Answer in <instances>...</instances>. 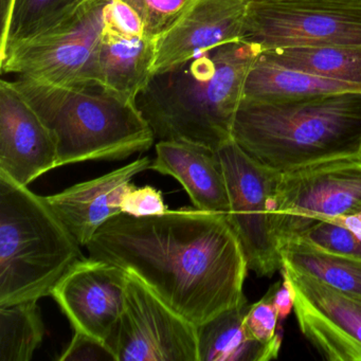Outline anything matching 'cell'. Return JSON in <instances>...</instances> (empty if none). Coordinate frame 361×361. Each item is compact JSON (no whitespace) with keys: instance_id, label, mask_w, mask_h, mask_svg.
<instances>
[{"instance_id":"obj_13","label":"cell","mask_w":361,"mask_h":361,"mask_svg":"<svg viewBox=\"0 0 361 361\" xmlns=\"http://www.w3.org/2000/svg\"><path fill=\"white\" fill-rule=\"evenodd\" d=\"M58 166L51 133L11 81L0 82V173L28 187Z\"/></svg>"},{"instance_id":"obj_33","label":"cell","mask_w":361,"mask_h":361,"mask_svg":"<svg viewBox=\"0 0 361 361\" xmlns=\"http://www.w3.org/2000/svg\"><path fill=\"white\" fill-rule=\"evenodd\" d=\"M14 0H0V18H1V32L7 28Z\"/></svg>"},{"instance_id":"obj_16","label":"cell","mask_w":361,"mask_h":361,"mask_svg":"<svg viewBox=\"0 0 361 361\" xmlns=\"http://www.w3.org/2000/svg\"><path fill=\"white\" fill-rule=\"evenodd\" d=\"M149 170L176 179L194 208L228 215L229 195L216 149L190 141H158Z\"/></svg>"},{"instance_id":"obj_4","label":"cell","mask_w":361,"mask_h":361,"mask_svg":"<svg viewBox=\"0 0 361 361\" xmlns=\"http://www.w3.org/2000/svg\"><path fill=\"white\" fill-rule=\"evenodd\" d=\"M11 82L51 133L59 168L126 159L155 143L136 103L101 84L62 86L25 78Z\"/></svg>"},{"instance_id":"obj_11","label":"cell","mask_w":361,"mask_h":361,"mask_svg":"<svg viewBox=\"0 0 361 361\" xmlns=\"http://www.w3.org/2000/svg\"><path fill=\"white\" fill-rule=\"evenodd\" d=\"M126 280L128 271L119 266L84 257L59 281L51 297L73 331L109 346L123 312Z\"/></svg>"},{"instance_id":"obj_10","label":"cell","mask_w":361,"mask_h":361,"mask_svg":"<svg viewBox=\"0 0 361 361\" xmlns=\"http://www.w3.org/2000/svg\"><path fill=\"white\" fill-rule=\"evenodd\" d=\"M109 348L116 361H198L197 326L128 271L124 310Z\"/></svg>"},{"instance_id":"obj_9","label":"cell","mask_w":361,"mask_h":361,"mask_svg":"<svg viewBox=\"0 0 361 361\" xmlns=\"http://www.w3.org/2000/svg\"><path fill=\"white\" fill-rule=\"evenodd\" d=\"M243 39L259 51L361 46V3L249 4Z\"/></svg>"},{"instance_id":"obj_19","label":"cell","mask_w":361,"mask_h":361,"mask_svg":"<svg viewBox=\"0 0 361 361\" xmlns=\"http://www.w3.org/2000/svg\"><path fill=\"white\" fill-rule=\"evenodd\" d=\"M244 301L197 326L198 361H267V348L249 336Z\"/></svg>"},{"instance_id":"obj_32","label":"cell","mask_w":361,"mask_h":361,"mask_svg":"<svg viewBox=\"0 0 361 361\" xmlns=\"http://www.w3.org/2000/svg\"><path fill=\"white\" fill-rule=\"evenodd\" d=\"M249 4L276 3H361V0H246Z\"/></svg>"},{"instance_id":"obj_2","label":"cell","mask_w":361,"mask_h":361,"mask_svg":"<svg viewBox=\"0 0 361 361\" xmlns=\"http://www.w3.org/2000/svg\"><path fill=\"white\" fill-rule=\"evenodd\" d=\"M259 52L240 39L154 75L136 105L156 141H190L217 151L231 140L247 75Z\"/></svg>"},{"instance_id":"obj_5","label":"cell","mask_w":361,"mask_h":361,"mask_svg":"<svg viewBox=\"0 0 361 361\" xmlns=\"http://www.w3.org/2000/svg\"><path fill=\"white\" fill-rule=\"evenodd\" d=\"M81 247L46 196L0 173V306L51 295Z\"/></svg>"},{"instance_id":"obj_14","label":"cell","mask_w":361,"mask_h":361,"mask_svg":"<svg viewBox=\"0 0 361 361\" xmlns=\"http://www.w3.org/2000/svg\"><path fill=\"white\" fill-rule=\"evenodd\" d=\"M248 5L246 0H194L157 39L155 75L207 50L243 39Z\"/></svg>"},{"instance_id":"obj_1","label":"cell","mask_w":361,"mask_h":361,"mask_svg":"<svg viewBox=\"0 0 361 361\" xmlns=\"http://www.w3.org/2000/svg\"><path fill=\"white\" fill-rule=\"evenodd\" d=\"M86 248L88 257L136 274L196 326L246 301L248 262L221 213L196 208L142 217L120 213Z\"/></svg>"},{"instance_id":"obj_27","label":"cell","mask_w":361,"mask_h":361,"mask_svg":"<svg viewBox=\"0 0 361 361\" xmlns=\"http://www.w3.org/2000/svg\"><path fill=\"white\" fill-rule=\"evenodd\" d=\"M166 211L161 192L151 185L139 188L132 183L121 202V212L132 216H152Z\"/></svg>"},{"instance_id":"obj_30","label":"cell","mask_w":361,"mask_h":361,"mask_svg":"<svg viewBox=\"0 0 361 361\" xmlns=\"http://www.w3.org/2000/svg\"><path fill=\"white\" fill-rule=\"evenodd\" d=\"M281 274L283 276L282 281L276 283L272 288H274V304L278 310L279 319L283 321L288 317L295 306V293L293 282L285 267L281 269Z\"/></svg>"},{"instance_id":"obj_25","label":"cell","mask_w":361,"mask_h":361,"mask_svg":"<svg viewBox=\"0 0 361 361\" xmlns=\"http://www.w3.org/2000/svg\"><path fill=\"white\" fill-rule=\"evenodd\" d=\"M142 20L145 35L158 39L191 6L194 0H123Z\"/></svg>"},{"instance_id":"obj_12","label":"cell","mask_w":361,"mask_h":361,"mask_svg":"<svg viewBox=\"0 0 361 361\" xmlns=\"http://www.w3.org/2000/svg\"><path fill=\"white\" fill-rule=\"evenodd\" d=\"M283 267L295 288L293 310L304 337L327 360L361 361V298Z\"/></svg>"},{"instance_id":"obj_8","label":"cell","mask_w":361,"mask_h":361,"mask_svg":"<svg viewBox=\"0 0 361 361\" xmlns=\"http://www.w3.org/2000/svg\"><path fill=\"white\" fill-rule=\"evenodd\" d=\"M361 211V158L333 160L283 173L276 190L279 246L316 221Z\"/></svg>"},{"instance_id":"obj_29","label":"cell","mask_w":361,"mask_h":361,"mask_svg":"<svg viewBox=\"0 0 361 361\" xmlns=\"http://www.w3.org/2000/svg\"><path fill=\"white\" fill-rule=\"evenodd\" d=\"M105 20L106 27L122 35L128 37L145 35V25L140 16L123 0H111L107 6Z\"/></svg>"},{"instance_id":"obj_24","label":"cell","mask_w":361,"mask_h":361,"mask_svg":"<svg viewBox=\"0 0 361 361\" xmlns=\"http://www.w3.org/2000/svg\"><path fill=\"white\" fill-rule=\"evenodd\" d=\"M279 321L271 287L259 301L249 306L244 319L249 336L267 348L270 360L278 357L282 344V329H278Z\"/></svg>"},{"instance_id":"obj_22","label":"cell","mask_w":361,"mask_h":361,"mask_svg":"<svg viewBox=\"0 0 361 361\" xmlns=\"http://www.w3.org/2000/svg\"><path fill=\"white\" fill-rule=\"evenodd\" d=\"M37 301L0 306V361H29L43 342Z\"/></svg>"},{"instance_id":"obj_31","label":"cell","mask_w":361,"mask_h":361,"mask_svg":"<svg viewBox=\"0 0 361 361\" xmlns=\"http://www.w3.org/2000/svg\"><path fill=\"white\" fill-rule=\"evenodd\" d=\"M325 221L346 228L353 232L358 238V240H361V211L354 213V214L331 217V219H325Z\"/></svg>"},{"instance_id":"obj_15","label":"cell","mask_w":361,"mask_h":361,"mask_svg":"<svg viewBox=\"0 0 361 361\" xmlns=\"http://www.w3.org/2000/svg\"><path fill=\"white\" fill-rule=\"evenodd\" d=\"M151 164L149 157L139 158L46 198L79 244L86 247L104 224L122 213V200L133 179L149 170Z\"/></svg>"},{"instance_id":"obj_21","label":"cell","mask_w":361,"mask_h":361,"mask_svg":"<svg viewBox=\"0 0 361 361\" xmlns=\"http://www.w3.org/2000/svg\"><path fill=\"white\" fill-rule=\"evenodd\" d=\"M261 54L282 66L361 86V46L283 47Z\"/></svg>"},{"instance_id":"obj_7","label":"cell","mask_w":361,"mask_h":361,"mask_svg":"<svg viewBox=\"0 0 361 361\" xmlns=\"http://www.w3.org/2000/svg\"><path fill=\"white\" fill-rule=\"evenodd\" d=\"M229 195L227 217L238 235L249 269L271 276L283 268L274 225L280 174L248 155L233 139L217 149Z\"/></svg>"},{"instance_id":"obj_28","label":"cell","mask_w":361,"mask_h":361,"mask_svg":"<svg viewBox=\"0 0 361 361\" xmlns=\"http://www.w3.org/2000/svg\"><path fill=\"white\" fill-rule=\"evenodd\" d=\"M59 361H116L111 348L105 342L81 333L75 331L71 343L58 358Z\"/></svg>"},{"instance_id":"obj_26","label":"cell","mask_w":361,"mask_h":361,"mask_svg":"<svg viewBox=\"0 0 361 361\" xmlns=\"http://www.w3.org/2000/svg\"><path fill=\"white\" fill-rule=\"evenodd\" d=\"M295 238H303L329 252L361 259V240L342 226L325 221H316Z\"/></svg>"},{"instance_id":"obj_17","label":"cell","mask_w":361,"mask_h":361,"mask_svg":"<svg viewBox=\"0 0 361 361\" xmlns=\"http://www.w3.org/2000/svg\"><path fill=\"white\" fill-rule=\"evenodd\" d=\"M157 39L128 37L105 27L98 54L99 84L136 103L155 75Z\"/></svg>"},{"instance_id":"obj_3","label":"cell","mask_w":361,"mask_h":361,"mask_svg":"<svg viewBox=\"0 0 361 361\" xmlns=\"http://www.w3.org/2000/svg\"><path fill=\"white\" fill-rule=\"evenodd\" d=\"M232 139L279 174L361 158V92L289 101L243 99Z\"/></svg>"},{"instance_id":"obj_18","label":"cell","mask_w":361,"mask_h":361,"mask_svg":"<svg viewBox=\"0 0 361 361\" xmlns=\"http://www.w3.org/2000/svg\"><path fill=\"white\" fill-rule=\"evenodd\" d=\"M340 92H361V86L282 66L259 52L245 84L244 98L259 101H289Z\"/></svg>"},{"instance_id":"obj_23","label":"cell","mask_w":361,"mask_h":361,"mask_svg":"<svg viewBox=\"0 0 361 361\" xmlns=\"http://www.w3.org/2000/svg\"><path fill=\"white\" fill-rule=\"evenodd\" d=\"M80 1L81 0H14L7 28L1 32L0 50L54 24Z\"/></svg>"},{"instance_id":"obj_20","label":"cell","mask_w":361,"mask_h":361,"mask_svg":"<svg viewBox=\"0 0 361 361\" xmlns=\"http://www.w3.org/2000/svg\"><path fill=\"white\" fill-rule=\"evenodd\" d=\"M280 252L283 266L361 298V259L329 252L300 238L285 240Z\"/></svg>"},{"instance_id":"obj_6","label":"cell","mask_w":361,"mask_h":361,"mask_svg":"<svg viewBox=\"0 0 361 361\" xmlns=\"http://www.w3.org/2000/svg\"><path fill=\"white\" fill-rule=\"evenodd\" d=\"M109 3L81 0L54 24L6 46L0 71L54 85L99 84V47Z\"/></svg>"}]
</instances>
